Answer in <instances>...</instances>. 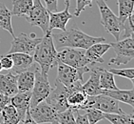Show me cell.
I'll list each match as a JSON object with an SVG mask.
<instances>
[{
    "label": "cell",
    "instance_id": "cell-1",
    "mask_svg": "<svg viewBox=\"0 0 134 124\" xmlns=\"http://www.w3.org/2000/svg\"><path fill=\"white\" fill-rule=\"evenodd\" d=\"M55 48H73V49L87 50L95 43L105 42L104 37L90 36L80 31L77 28H71L70 30L61 31L58 33H52Z\"/></svg>",
    "mask_w": 134,
    "mask_h": 124
},
{
    "label": "cell",
    "instance_id": "cell-2",
    "mask_svg": "<svg viewBox=\"0 0 134 124\" xmlns=\"http://www.w3.org/2000/svg\"><path fill=\"white\" fill-rule=\"evenodd\" d=\"M32 57L34 61L38 63L40 71L44 75H48L49 70L57 65V51L54 46L51 31L42 37L41 41L34 50Z\"/></svg>",
    "mask_w": 134,
    "mask_h": 124
},
{
    "label": "cell",
    "instance_id": "cell-3",
    "mask_svg": "<svg viewBox=\"0 0 134 124\" xmlns=\"http://www.w3.org/2000/svg\"><path fill=\"white\" fill-rule=\"evenodd\" d=\"M96 4L98 6L101 14V24L108 33L114 36L116 41L120 40L123 26L119 21L118 16L114 14L113 12L107 5L105 0H96Z\"/></svg>",
    "mask_w": 134,
    "mask_h": 124
},
{
    "label": "cell",
    "instance_id": "cell-4",
    "mask_svg": "<svg viewBox=\"0 0 134 124\" xmlns=\"http://www.w3.org/2000/svg\"><path fill=\"white\" fill-rule=\"evenodd\" d=\"M87 108H95L105 114L124 113L119 106V101L104 94H100L97 96H88V98L81 110H85Z\"/></svg>",
    "mask_w": 134,
    "mask_h": 124
},
{
    "label": "cell",
    "instance_id": "cell-5",
    "mask_svg": "<svg viewBox=\"0 0 134 124\" xmlns=\"http://www.w3.org/2000/svg\"><path fill=\"white\" fill-rule=\"evenodd\" d=\"M110 48H113L115 52V57L111 58L108 62V65H120L127 64L134 57V41L132 37L118 40L116 42H111Z\"/></svg>",
    "mask_w": 134,
    "mask_h": 124
},
{
    "label": "cell",
    "instance_id": "cell-6",
    "mask_svg": "<svg viewBox=\"0 0 134 124\" xmlns=\"http://www.w3.org/2000/svg\"><path fill=\"white\" fill-rule=\"evenodd\" d=\"M57 79L65 86L70 87L76 82H82L84 80V74L88 73L91 67L73 68L58 62L57 63Z\"/></svg>",
    "mask_w": 134,
    "mask_h": 124
},
{
    "label": "cell",
    "instance_id": "cell-7",
    "mask_svg": "<svg viewBox=\"0 0 134 124\" xmlns=\"http://www.w3.org/2000/svg\"><path fill=\"white\" fill-rule=\"evenodd\" d=\"M69 91L70 90L67 86H65L56 78L55 83H54V88L51 90L49 96L45 101L54 109V111L57 114H59L61 112H64L65 110L70 108L67 99Z\"/></svg>",
    "mask_w": 134,
    "mask_h": 124
},
{
    "label": "cell",
    "instance_id": "cell-8",
    "mask_svg": "<svg viewBox=\"0 0 134 124\" xmlns=\"http://www.w3.org/2000/svg\"><path fill=\"white\" fill-rule=\"evenodd\" d=\"M25 18L31 25L39 27L44 34L49 32V12L42 5L41 0H34V5Z\"/></svg>",
    "mask_w": 134,
    "mask_h": 124
},
{
    "label": "cell",
    "instance_id": "cell-9",
    "mask_svg": "<svg viewBox=\"0 0 134 124\" xmlns=\"http://www.w3.org/2000/svg\"><path fill=\"white\" fill-rule=\"evenodd\" d=\"M52 87L49 85L48 75H44L41 73L38 67L35 71V81L34 85L31 89V97L30 108H32L42 101L46 100L49 96Z\"/></svg>",
    "mask_w": 134,
    "mask_h": 124
},
{
    "label": "cell",
    "instance_id": "cell-10",
    "mask_svg": "<svg viewBox=\"0 0 134 124\" xmlns=\"http://www.w3.org/2000/svg\"><path fill=\"white\" fill-rule=\"evenodd\" d=\"M57 61L73 68L94 66V64L86 57L85 52L73 48H66L62 52L57 53Z\"/></svg>",
    "mask_w": 134,
    "mask_h": 124
},
{
    "label": "cell",
    "instance_id": "cell-11",
    "mask_svg": "<svg viewBox=\"0 0 134 124\" xmlns=\"http://www.w3.org/2000/svg\"><path fill=\"white\" fill-rule=\"evenodd\" d=\"M31 36L21 33L18 36H14L8 54H13V53H23L28 54H32L42 38L34 37V34H31Z\"/></svg>",
    "mask_w": 134,
    "mask_h": 124
},
{
    "label": "cell",
    "instance_id": "cell-12",
    "mask_svg": "<svg viewBox=\"0 0 134 124\" xmlns=\"http://www.w3.org/2000/svg\"><path fill=\"white\" fill-rule=\"evenodd\" d=\"M29 113L31 115V118L38 124L52 123V121L56 120L57 113L45 100L38 103L32 108H30Z\"/></svg>",
    "mask_w": 134,
    "mask_h": 124
},
{
    "label": "cell",
    "instance_id": "cell-13",
    "mask_svg": "<svg viewBox=\"0 0 134 124\" xmlns=\"http://www.w3.org/2000/svg\"><path fill=\"white\" fill-rule=\"evenodd\" d=\"M82 82H76L73 85L68 87L69 88V95H68V104L72 110H81L84 106L88 95L83 91Z\"/></svg>",
    "mask_w": 134,
    "mask_h": 124
},
{
    "label": "cell",
    "instance_id": "cell-14",
    "mask_svg": "<svg viewBox=\"0 0 134 124\" xmlns=\"http://www.w3.org/2000/svg\"><path fill=\"white\" fill-rule=\"evenodd\" d=\"M17 75V74L10 70L0 73V94L12 97L18 93Z\"/></svg>",
    "mask_w": 134,
    "mask_h": 124
},
{
    "label": "cell",
    "instance_id": "cell-15",
    "mask_svg": "<svg viewBox=\"0 0 134 124\" xmlns=\"http://www.w3.org/2000/svg\"><path fill=\"white\" fill-rule=\"evenodd\" d=\"M31 91L28 92H18L13 96L10 97V104L16 109L18 115L20 116L21 121L26 117L27 113L30 110L31 105Z\"/></svg>",
    "mask_w": 134,
    "mask_h": 124
},
{
    "label": "cell",
    "instance_id": "cell-16",
    "mask_svg": "<svg viewBox=\"0 0 134 124\" xmlns=\"http://www.w3.org/2000/svg\"><path fill=\"white\" fill-rule=\"evenodd\" d=\"M70 7L65 8L62 12H55L52 13L49 12V31L52 32V30L58 29L60 31H66V26H67L69 20H70L73 16L70 13Z\"/></svg>",
    "mask_w": 134,
    "mask_h": 124
},
{
    "label": "cell",
    "instance_id": "cell-17",
    "mask_svg": "<svg viewBox=\"0 0 134 124\" xmlns=\"http://www.w3.org/2000/svg\"><path fill=\"white\" fill-rule=\"evenodd\" d=\"M7 55L10 56L13 62L12 71L17 75L27 71L34 65V57L31 54H23V53H13V54H8Z\"/></svg>",
    "mask_w": 134,
    "mask_h": 124
},
{
    "label": "cell",
    "instance_id": "cell-18",
    "mask_svg": "<svg viewBox=\"0 0 134 124\" xmlns=\"http://www.w3.org/2000/svg\"><path fill=\"white\" fill-rule=\"evenodd\" d=\"M109 49H110V44L109 43H108V44H106L105 42L95 43V44L91 45L90 48L87 49V51L85 52V55L93 64L103 63L104 54H106Z\"/></svg>",
    "mask_w": 134,
    "mask_h": 124
},
{
    "label": "cell",
    "instance_id": "cell-19",
    "mask_svg": "<svg viewBox=\"0 0 134 124\" xmlns=\"http://www.w3.org/2000/svg\"><path fill=\"white\" fill-rule=\"evenodd\" d=\"M35 66H31L25 72L18 74L17 75V89L18 92L31 91L35 81Z\"/></svg>",
    "mask_w": 134,
    "mask_h": 124
},
{
    "label": "cell",
    "instance_id": "cell-20",
    "mask_svg": "<svg viewBox=\"0 0 134 124\" xmlns=\"http://www.w3.org/2000/svg\"><path fill=\"white\" fill-rule=\"evenodd\" d=\"M82 89L88 96H97L102 94V89L99 83V71L98 67H91L90 76L86 83L82 84Z\"/></svg>",
    "mask_w": 134,
    "mask_h": 124
},
{
    "label": "cell",
    "instance_id": "cell-21",
    "mask_svg": "<svg viewBox=\"0 0 134 124\" xmlns=\"http://www.w3.org/2000/svg\"><path fill=\"white\" fill-rule=\"evenodd\" d=\"M102 94L116 99L117 101L134 106V90H102Z\"/></svg>",
    "mask_w": 134,
    "mask_h": 124
},
{
    "label": "cell",
    "instance_id": "cell-22",
    "mask_svg": "<svg viewBox=\"0 0 134 124\" xmlns=\"http://www.w3.org/2000/svg\"><path fill=\"white\" fill-rule=\"evenodd\" d=\"M99 71V83L102 90H117L118 87L115 84L114 75L108 70L98 67Z\"/></svg>",
    "mask_w": 134,
    "mask_h": 124
},
{
    "label": "cell",
    "instance_id": "cell-23",
    "mask_svg": "<svg viewBox=\"0 0 134 124\" xmlns=\"http://www.w3.org/2000/svg\"><path fill=\"white\" fill-rule=\"evenodd\" d=\"M12 3H13V10L10 11L12 16L25 17L34 5V0H12Z\"/></svg>",
    "mask_w": 134,
    "mask_h": 124
},
{
    "label": "cell",
    "instance_id": "cell-24",
    "mask_svg": "<svg viewBox=\"0 0 134 124\" xmlns=\"http://www.w3.org/2000/svg\"><path fill=\"white\" fill-rule=\"evenodd\" d=\"M118 3V19L121 25L123 26L125 21L129 17L133 16V7L134 0H117Z\"/></svg>",
    "mask_w": 134,
    "mask_h": 124
},
{
    "label": "cell",
    "instance_id": "cell-25",
    "mask_svg": "<svg viewBox=\"0 0 134 124\" xmlns=\"http://www.w3.org/2000/svg\"><path fill=\"white\" fill-rule=\"evenodd\" d=\"M12 13L4 3L0 2V28L8 31L14 37L13 25H12Z\"/></svg>",
    "mask_w": 134,
    "mask_h": 124
},
{
    "label": "cell",
    "instance_id": "cell-26",
    "mask_svg": "<svg viewBox=\"0 0 134 124\" xmlns=\"http://www.w3.org/2000/svg\"><path fill=\"white\" fill-rule=\"evenodd\" d=\"M0 114L2 116L3 124H18L21 121L16 109L10 103L3 109Z\"/></svg>",
    "mask_w": 134,
    "mask_h": 124
},
{
    "label": "cell",
    "instance_id": "cell-27",
    "mask_svg": "<svg viewBox=\"0 0 134 124\" xmlns=\"http://www.w3.org/2000/svg\"><path fill=\"white\" fill-rule=\"evenodd\" d=\"M105 118L111 124H134L133 114H105Z\"/></svg>",
    "mask_w": 134,
    "mask_h": 124
},
{
    "label": "cell",
    "instance_id": "cell-28",
    "mask_svg": "<svg viewBox=\"0 0 134 124\" xmlns=\"http://www.w3.org/2000/svg\"><path fill=\"white\" fill-rule=\"evenodd\" d=\"M56 121L59 124H75L74 111L71 108H69L57 114Z\"/></svg>",
    "mask_w": 134,
    "mask_h": 124
},
{
    "label": "cell",
    "instance_id": "cell-29",
    "mask_svg": "<svg viewBox=\"0 0 134 124\" xmlns=\"http://www.w3.org/2000/svg\"><path fill=\"white\" fill-rule=\"evenodd\" d=\"M85 111L90 124H96L101 120L105 119V113L95 108H87L85 109Z\"/></svg>",
    "mask_w": 134,
    "mask_h": 124
},
{
    "label": "cell",
    "instance_id": "cell-30",
    "mask_svg": "<svg viewBox=\"0 0 134 124\" xmlns=\"http://www.w3.org/2000/svg\"><path fill=\"white\" fill-rule=\"evenodd\" d=\"M109 72L113 75H119V76H123L127 79H129L131 82L134 83V69L133 68H126V69H109Z\"/></svg>",
    "mask_w": 134,
    "mask_h": 124
},
{
    "label": "cell",
    "instance_id": "cell-31",
    "mask_svg": "<svg viewBox=\"0 0 134 124\" xmlns=\"http://www.w3.org/2000/svg\"><path fill=\"white\" fill-rule=\"evenodd\" d=\"M133 16H129L126 21H125L124 25H123V30H124V34L123 37H132L133 36Z\"/></svg>",
    "mask_w": 134,
    "mask_h": 124
},
{
    "label": "cell",
    "instance_id": "cell-32",
    "mask_svg": "<svg viewBox=\"0 0 134 124\" xmlns=\"http://www.w3.org/2000/svg\"><path fill=\"white\" fill-rule=\"evenodd\" d=\"M87 7H92V0H76V7L74 11V16H79L80 13Z\"/></svg>",
    "mask_w": 134,
    "mask_h": 124
},
{
    "label": "cell",
    "instance_id": "cell-33",
    "mask_svg": "<svg viewBox=\"0 0 134 124\" xmlns=\"http://www.w3.org/2000/svg\"><path fill=\"white\" fill-rule=\"evenodd\" d=\"M0 63H1V66H2L3 70L9 71V70H12V69H13V60H12V58H10V56H8L7 54L1 56Z\"/></svg>",
    "mask_w": 134,
    "mask_h": 124
},
{
    "label": "cell",
    "instance_id": "cell-34",
    "mask_svg": "<svg viewBox=\"0 0 134 124\" xmlns=\"http://www.w3.org/2000/svg\"><path fill=\"white\" fill-rule=\"evenodd\" d=\"M74 113H76V117H75V124H90L88 120V117L85 115H81L80 110H73Z\"/></svg>",
    "mask_w": 134,
    "mask_h": 124
},
{
    "label": "cell",
    "instance_id": "cell-35",
    "mask_svg": "<svg viewBox=\"0 0 134 124\" xmlns=\"http://www.w3.org/2000/svg\"><path fill=\"white\" fill-rule=\"evenodd\" d=\"M46 4V8L49 12L55 13L58 9V0H44Z\"/></svg>",
    "mask_w": 134,
    "mask_h": 124
},
{
    "label": "cell",
    "instance_id": "cell-36",
    "mask_svg": "<svg viewBox=\"0 0 134 124\" xmlns=\"http://www.w3.org/2000/svg\"><path fill=\"white\" fill-rule=\"evenodd\" d=\"M10 103V96H7L5 95H3V94H0V113L2 112L3 109Z\"/></svg>",
    "mask_w": 134,
    "mask_h": 124
},
{
    "label": "cell",
    "instance_id": "cell-37",
    "mask_svg": "<svg viewBox=\"0 0 134 124\" xmlns=\"http://www.w3.org/2000/svg\"><path fill=\"white\" fill-rule=\"evenodd\" d=\"M23 124H38V123L35 122L34 119L31 118V115H30V113L28 112L26 115V117H25V119L23 120Z\"/></svg>",
    "mask_w": 134,
    "mask_h": 124
},
{
    "label": "cell",
    "instance_id": "cell-38",
    "mask_svg": "<svg viewBox=\"0 0 134 124\" xmlns=\"http://www.w3.org/2000/svg\"><path fill=\"white\" fill-rule=\"evenodd\" d=\"M65 5L67 7H70V0H65Z\"/></svg>",
    "mask_w": 134,
    "mask_h": 124
},
{
    "label": "cell",
    "instance_id": "cell-39",
    "mask_svg": "<svg viewBox=\"0 0 134 124\" xmlns=\"http://www.w3.org/2000/svg\"><path fill=\"white\" fill-rule=\"evenodd\" d=\"M0 124H3V119H2V116L0 115Z\"/></svg>",
    "mask_w": 134,
    "mask_h": 124
},
{
    "label": "cell",
    "instance_id": "cell-40",
    "mask_svg": "<svg viewBox=\"0 0 134 124\" xmlns=\"http://www.w3.org/2000/svg\"><path fill=\"white\" fill-rule=\"evenodd\" d=\"M52 124H59V123H58V122H57L56 120H54V121L52 122Z\"/></svg>",
    "mask_w": 134,
    "mask_h": 124
},
{
    "label": "cell",
    "instance_id": "cell-41",
    "mask_svg": "<svg viewBox=\"0 0 134 124\" xmlns=\"http://www.w3.org/2000/svg\"><path fill=\"white\" fill-rule=\"evenodd\" d=\"M2 70H3V69H2V66H1V63H0V72H1Z\"/></svg>",
    "mask_w": 134,
    "mask_h": 124
}]
</instances>
